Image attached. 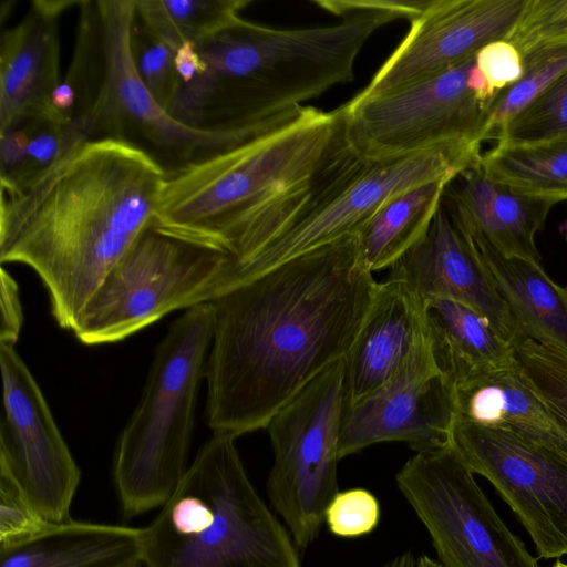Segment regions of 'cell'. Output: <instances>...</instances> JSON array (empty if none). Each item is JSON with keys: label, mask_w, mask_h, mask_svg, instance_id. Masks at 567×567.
<instances>
[{"label": "cell", "mask_w": 567, "mask_h": 567, "mask_svg": "<svg viewBox=\"0 0 567 567\" xmlns=\"http://www.w3.org/2000/svg\"><path fill=\"white\" fill-rule=\"evenodd\" d=\"M343 379L344 359L312 380L266 427L275 456L267 493L300 550L317 538L339 493Z\"/></svg>", "instance_id": "9"}, {"label": "cell", "mask_w": 567, "mask_h": 567, "mask_svg": "<svg viewBox=\"0 0 567 567\" xmlns=\"http://www.w3.org/2000/svg\"><path fill=\"white\" fill-rule=\"evenodd\" d=\"M250 0H135L136 22L176 51L186 42L196 45L240 19Z\"/></svg>", "instance_id": "27"}, {"label": "cell", "mask_w": 567, "mask_h": 567, "mask_svg": "<svg viewBox=\"0 0 567 567\" xmlns=\"http://www.w3.org/2000/svg\"><path fill=\"white\" fill-rule=\"evenodd\" d=\"M425 303L404 282L379 288L344 359L343 400L351 405L390 381L426 342Z\"/></svg>", "instance_id": "19"}, {"label": "cell", "mask_w": 567, "mask_h": 567, "mask_svg": "<svg viewBox=\"0 0 567 567\" xmlns=\"http://www.w3.org/2000/svg\"><path fill=\"white\" fill-rule=\"evenodd\" d=\"M475 62L495 93L516 83L524 73L522 54L504 39L483 47L476 53Z\"/></svg>", "instance_id": "35"}, {"label": "cell", "mask_w": 567, "mask_h": 567, "mask_svg": "<svg viewBox=\"0 0 567 567\" xmlns=\"http://www.w3.org/2000/svg\"><path fill=\"white\" fill-rule=\"evenodd\" d=\"M80 1L33 0L0 37V132L33 115L58 120L50 107L60 78L59 19ZM60 121V120H58Z\"/></svg>", "instance_id": "18"}, {"label": "cell", "mask_w": 567, "mask_h": 567, "mask_svg": "<svg viewBox=\"0 0 567 567\" xmlns=\"http://www.w3.org/2000/svg\"><path fill=\"white\" fill-rule=\"evenodd\" d=\"M441 203L468 236L485 239L504 256L540 262L535 235L557 202L492 181L478 161L446 182Z\"/></svg>", "instance_id": "20"}, {"label": "cell", "mask_w": 567, "mask_h": 567, "mask_svg": "<svg viewBox=\"0 0 567 567\" xmlns=\"http://www.w3.org/2000/svg\"><path fill=\"white\" fill-rule=\"evenodd\" d=\"M175 66L183 84L190 82L202 72L203 62L196 44L186 42L175 51Z\"/></svg>", "instance_id": "38"}, {"label": "cell", "mask_w": 567, "mask_h": 567, "mask_svg": "<svg viewBox=\"0 0 567 567\" xmlns=\"http://www.w3.org/2000/svg\"><path fill=\"white\" fill-rule=\"evenodd\" d=\"M416 567H444L440 561H436L426 555H422L416 559Z\"/></svg>", "instance_id": "41"}, {"label": "cell", "mask_w": 567, "mask_h": 567, "mask_svg": "<svg viewBox=\"0 0 567 567\" xmlns=\"http://www.w3.org/2000/svg\"><path fill=\"white\" fill-rule=\"evenodd\" d=\"M235 265L225 248L153 223L104 277L72 331L89 346L121 341L174 310L212 301L231 286Z\"/></svg>", "instance_id": "8"}, {"label": "cell", "mask_w": 567, "mask_h": 567, "mask_svg": "<svg viewBox=\"0 0 567 567\" xmlns=\"http://www.w3.org/2000/svg\"><path fill=\"white\" fill-rule=\"evenodd\" d=\"M341 18L334 25L274 29L241 18L197 47L202 72L183 84L171 109L198 128L262 125L296 112L353 79L368 39L398 19L412 20L429 0H317Z\"/></svg>", "instance_id": "3"}, {"label": "cell", "mask_w": 567, "mask_h": 567, "mask_svg": "<svg viewBox=\"0 0 567 567\" xmlns=\"http://www.w3.org/2000/svg\"><path fill=\"white\" fill-rule=\"evenodd\" d=\"M424 315L432 361L453 388L514 358V346L483 316L461 302L430 300Z\"/></svg>", "instance_id": "24"}, {"label": "cell", "mask_w": 567, "mask_h": 567, "mask_svg": "<svg viewBox=\"0 0 567 567\" xmlns=\"http://www.w3.org/2000/svg\"><path fill=\"white\" fill-rule=\"evenodd\" d=\"M527 0H430L359 97L375 96L431 78L505 39Z\"/></svg>", "instance_id": "16"}, {"label": "cell", "mask_w": 567, "mask_h": 567, "mask_svg": "<svg viewBox=\"0 0 567 567\" xmlns=\"http://www.w3.org/2000/svg\"><path fill=\"white\" fill-rule=\"evenodd\" d=\"M132 55L144 86L169 113L183 84L175 66V51L135 22Z\"/></svg>", "instance_id": "31"}, {"label": "cell", "mask_w": 567, "mask_h": 567, "mask_svg": "<svg viewBox=\"0 0 567 567\" xmlns=\"http://www.w3.org/2000/svg\"><path fill=\"white\" fill-rule=\"evenodd\" d=\"M522 58L523 76L497 91L486 105L484 141L494 138L502 125L567 70V40L536 48Z\"/></svg>", "instance_id": "28"}, {"label": "cell", "mask_w": 567, "mask_h": 567, "mask_svg": "<svg viewBox=\"0 0 567 567\" xmlns=\"http://www.w3.org/2000/svg\"><path fill=\"white\" fill-rule=\"evenodd\" d=\"M357 234L309 250L209 303L213 341L205 377L214 432L266 429L312 380L346 359L379 288Z\"/></svg>", "instance_id": "1"}, {"label": "cell", "mask_w": 567, "mask_h": 567, "mask_svg": "<svg viewBox=\"0 0 567 567\" xmlns=\"http://www.w3.org/2000/svg\"><path fill=\"white\" fill-rule=\"evenodd\" d=\"M141 533L74 519L52 524L30 539L0 548V567H115L141 560Z\"/></svg>", "instance_id": "23"}, {"label": "cell", "mask_w": 567, "mask_h": 567, "mask_svg": "<svg viewBox=\"0 0 567 567\" xmlns=\"http://www.w3.org/2000/svg\"><path fill=\"white\" fill-rule=\"evenodd\" d=\"M475 58L443 73L340 106L353 150L369 161L484 141L486 105L467 85Z\"/></svg>", "instance_id": "11"}, {"label": "cell", "mask_w": 567, "mask_h": 567, "mask_svg": "<svg viewBox=\"0 0 567 567\" xmlns=\"http://www.w3.org/2000/svg\"><path fill=\"white\" fill-rule=\"evenodd\" d=\"M388 278L404 282L424 303L434 299L461 302L483 316L511 344L520 340L477 248L442 203L424 238L390 268Z\"/></svg>", "instance_id": "17"}, {"label": "cell", "mask_w": 567, "mask_h": 567, "mask_svg": "<svg viewBox=\"0 0 567 567\" xmlns=\"http://www.w3.org/2000/svg\"><path fill=\"white\" fill-rule=\"evenodd\" d=\"M450 445L473 474L493 484L524 525L539 557L567 554V453L457 417Z\"/></svg>", "instance_id": "12"}, {"label": "cell", "mask_w": 567, "mask_h": 567, "mask_svg": "<svg viewBox=\"0 0 567 567\" xmlns=\"http://www.w3.org/2000/svg\"><path fill=\"white\" fill-rule=\"evenodd\" d=\"M380 507L377 498L362 488L338 493L326 512L331 533L355 537L372 532L379 523Z\"/></svg>", "instance_id": "34"}, {"label": "cell", "mask_w": 567, "mask_h": 567, "mask_svg": "<svg viewBox=\"0 0 567 567\" xmlns=\"http://www.w3.org/2000/svg\"><path fill=\"white\" fill-rule=\"evenodd\" d=\"M567 136V70L494 135L501 145L533 144Z\"/></svg>", "instance_id": "29"}, {"label": "cell", "mask_w": 567, "mask_h": 567, "mask_svg": "<svg viewBox=\"0 0 567 567\" xmlns=\"http://www.w3.org/2000/svg\"><path fill=\"white\" fill-rule=\"evenodd\" d=\"M337 112L302 106L236 146L167 171L154 224L249 261L308 200Z\"/></svg>", "instance_id": "4"}, {"label": "cell", "mask_w": 567, "mask_h": 567, "mask_svg": "<svg viewBox=\"0 0 567 567\" xmlns=\"http://www.w3.org/2000/svg\"><path fill=\"white\" fill-rule=\"evenodd\" d=\"M453 389L455 417L515 432L567 453V435L528 384L515 357Z\"/></svg>", "instance_id": "21"}, {"label": "cell", "mask_w": 567, "mask_h": 567, "mask_svg": "<svg viewBox=\"0 0 567 567\" xmlns=\"http://www.w3.org/2000/svg\"><path fill=\"white\" fill-rule=\"evenodd\" d=\"M514 357L530 388L567 435V350L524 339Z\"/></svg>", "instance_id": "30"}, {"label": "cell", "mask_w": 567, "mask_h": 567, "mask_svg": "<svg viewBox=\"0 0 567 567\" xmlns=\"http://www.w3.org/2000/svg\"><path fill=\"white\" fill-rule=\"evenodd\" d=\"M454 389L436 370L427 341L384 385L343 406L340 458L381 442H405L416 452L450 446Z\"/></svg>", "instance_id": "15"}, {"label": "cell", "mask_w": 567, "mask_h": 567, "mask_svg": "<svg viewBox=\"0 0 567 567\" xmlns=\"http://www.w3.org/2000/svg\"><path fill=\"white\" fill-rule=\"evenodd\" d=\"M384 567H416V559L411 551H405L394 557Z\"/></svg>", "instance_id": "40"}, {"label": "cell", "mask_w": 567, "mask_h": 567, "mask_svg": "<svg viewBox=\"0 0 567 567\" xmlns=\"http://www.w3.org/2000/svg\"><path fill=\"white\" fill-rule=\"evenodd\" d=\"M213 341V309L196 305L161 341L142 399L120 435L113 478L127 518L162 507L186 472L198 386Z\"/></svg>", "instance_id": "6"}, {"label": "cell", "mask_w": 567, "mask_h": 567, "mask_svg": "<svg viewBox=\"0 0 567 567\" xmlns=\"http://www.w3.org/2000/svg\"><path fill=\"white\" fill-rule=\"evenodd\" d=\"M566 237H567V225H566Z\"/></svg>", "instance_id": "44"}, {"label": "cell", "mask_w": 567, "mask_h": 567, "mask_svg": "<svg viewBox=\"0 0 567 567\" xmlns=\"http://www.w3.org/2000/svg\"><path fill=\"white\" fill-rule=\"evenodd\" d=\"M52 524L27 499L13 480L0 470V548L30 539Z\"/></svg>", "instance_id": "33"}, {"label": "cell", "mask_w": 567, "mask_h": 567, "mask_svg": "<svg viewBox=\"0 0 567 567\" xmlns=\"http://www.w3.org/2000/svg\"><path fill=\"white\" fill-rule=\"evenodd\" d=\"M235 439L214 432L141 528L144 567H300L290 533L251 484Z\"/></svg>", "instance_id": "5"}, {"label": "cell", "mask_w": 567, "mask_h": 567, "mask_svg": "<svg viewBox=\"0 0 567 567\" xmlns=\"http://www.w3.org/2000/svg\"><path fill=\"white\" fill-rule=\"evenodd\" d=\"M22 326L19 289L14 279L1 269L0 344L14 346Z\"/></svg>", "instance_id": "36"}, {"label": "cell", "mask_w": 567, "mask_h": 567, "mask_svg": "<svg viewBox=\"0 0 567 567\" xmlns=\"http://www.w3.org/2000/svg\"><path fill=\"white\" fill-rule=\"evenodd\" d=\"M29 134L24 120L0 132V179L7 182L24 161Z\"/></svg>", "instance_id": "37"}, {"label": "cell", "mask_w": 567, "mask_h": 567, "mask_svg": "<svg viewBox=\"0 0 567 567\" xmlns=\"http://www.w3.org/2000/svg\"><path fill=\"white\" fill-rule=\"evenodd\" d=\"M480 165L492 181L517 193L567 200V136L533 144H496L482 154Z\"/></svg>", "instance_id": "26"}, {"label": "cell", "mask_w": 567, "mask_h": 567, "mask_svg": "<svg viewBox=\"0 0 567 567\" xmlns=\"http://www.w3.org/2000/svg\"><path fill=\"white\" fill-rule=\"evenodd\" d=\"M450 178L425 182L393 195L367 220L357 236L369 271L391 268L424 238Z\"/></svg>", "instance_id": "25"}, {"label": "cell", "mask_w": 567, "mask_h": 567, "mask_svg": "<svg viewBox=\"0 0 567 567\" xmlns=\"http://www.w3.org/2000/svg\"><path fill=\"white\" fill-rule=\"evenodd\" d=\"M523 55L536 48L567 40V0H527L504 39Z\"/></svg>", "instance_id": "32"}, {"label": "cell", "mask_w": 567, "mask_h": 567, "mask_svg": "<svg viewBox=\"0 0 567 567\" xmlns=\"http://www.w3.org/2000/svg\"><path fill=\"white\" fill-rule=\"evenodd\" d=\"M467 85L475 96L485 105L493 99L495 91L492 89L488 80L477 66L476 62L470 70Z\"/></svg>", "instance_id": "39"}, {"label": "cell", "mask_w": 567, "mask_h": 567, "mask_svg": "<svg viewBox=\"0 0 567 567\" xmlns=\"http://www.w3.org/2000/svg\"><path fill=\"white\" fill-rule=\"evenodd\" d=\"M551 567H567V564H565L560 560H557Z\"/></svg>", "instance_id": "43"}, {"label": "cell", "mask_w": 567, "mask_h": 567, "mask_svg": "<svg viewBox=\"0 0 567 567\" xmlns=\"http://www.w3.org/2000/svg\"><path fill=\"white\" fill-rule=\"evenodd\" d=\"M166 175L127 138L81 141L24 190L1 196V262L32 268L54 319L72 330L107 272L154 223Z\"/></svg>", "instance_id": "2"}, {"label": "cell", "mask_w": 567, "mask_h": 567, "mask_svg": "<svg viewBox=\"0 0 567 567\" xmlns=\"http://www.w3.org/2000/svg\"><path fill=\"white\" fill-rule=\"evenodd\" d=\"M3 417L0 470L49 522L71 520L81 481L50 408L30 370L12 344H0Z\"/></svg>", "instance_id": "14"}, {"label": "cell", "mask_w": 567, "mask_h": 567, "mask_svg": "<svg viewBox=\"0 0 567 567\" xmlns=\"http://www.w3.org/2000/svg\"><path fill=\"white\" fill-rule=\"evenodd\" d=\"M115 567H144L143 563L141 560H133L130 563H125Z\"/></svg>", "instance_id": "42"}, {"label": "cell", "mask_w": 567, "mask_h": 567, "mask_svg": "<svg viewBox=\"0 0 567 567\" xmlns=\"http://www.w3.org/2000/svg\"><path fill=\"white\" fill-rule=\"evenodd\" d=\"M481 144L457 143L398 158L369 161L348 142L332 145L313 178L308 202L248 262L233 286L340 238L357 234L393 195L454 176L480 161Z\"/></svg>", "instance_id": "7"}, {"label": "cell", "mask_w": 567, "mask_h": 567, "mask_svg": "<svg viewBox=\"0 0 567 567\" xmlns=\"http://www.w3.org/2000/svg\"><path fill=\"white\" fill-rule=\"evenodd\" d=\"M468 237L506 302L520 340L567 350V286L555 282L540 262L504 256L485 239Z\"/></svg>", "instance_id": "22"}, {"label": "cell", "mask_w": 567, "mask_h": 567, "mask_svg": "<svg viewBox=\"0 0 567 567\" xmlns=\"http://www.w3.org/2000/svg\"><path fill=\"white\" fill-rule=\"evenodd\" d=\"M103 70L97 96L89 114L96 132L111 136L131 130L156 147L182 158L197 159L244 143L292 115L251 127L208 130L174 118L151 95L137 75L132 55L135 0H97Z\"/></svg>", "instance_id": "13"}, {"label": "cell", "mask_w": 567, "mask_h": 567, "mask_svg": "<svg viewBox=\"0 0 567 567\" xmlns=\"http://www.w3.org/2000/svg\"><path fill=\"white\" fill-rule=\"evenodd\" d=\"M450 446L416 452L396 473L399 489L427 529L444 567H539L501 519Z\"/></svg>", "instance_id": "10"}]
</instances>
